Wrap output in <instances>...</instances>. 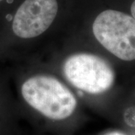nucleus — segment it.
I'll return each instance as SVG.
<instances>
[{"mask_svg":"<svg viewBox=\"0 0 135 135\" xmlns=\"http://www.w3.org/2000/svg\"><path fill=\"white\" fill-rule=\"evenodd\" d=\"M21 92L30 106L53 120L71 116L77 107L72 92L54 77L44 75L31 77L23 84Z\"/></svg>","mask_w":135,"mask_h":135,"instance_id":"nucleus-1","label":"nucleus"},{"mask_svg":"<svg viewBox=\"0 0 135 135\" xmlns=\"http://www.w3.org/2000/svg\"><path fill=\"white\" fill-rule=\"evenodd\" d=\"M95 37L101 45L124 61L135 60V19L114 10L98 15L92 25Z\"/></svg>","mask_w":135,"mask_h":135,"instance_id":"nucleus-2","label":"nucleus"},{"mask_svg":"<svg viewBox=\"0 0 135 135\" xmlns=\"http://www.w3.org/2000/svg\"><path fill=\"white\" fill-rule=\"evenodd\" d=\"M63 72L74 86L89 94H101L113 86L115 74L110 64L90 53L74 54L65 60Z\"/></svg>","mask_w":135,"mask_h":135,"instance_id":"nucleus-3","label":"nucleus"},{"mask_svg":"<svg viewBox=\"0 0 135 135\" xmlns=\"http://www.w3.org/2000/svg\"><path fill=\"white\" fill-rule=\"evenodd\" d=\"M58 11L56 0H26L15 14L12 29L22 38H32L45 32Z\"/></svg>","mask_w":135,"mask_h":135,"instance_id":"nucleus-4","label":"nucleus"},{"mask_svg":"<svg viewBox=\"0 0 135 135\" xmlns=\"http://www.w3.org/2000/svg\"><path fill=\"white\" fill-rule=\"evenodd\" d=\"M126 120L128 125L132 126H135V108H131L126 111Z\"/></svg>","mask_w":135,"mask_h":135,"instance_id":"nucleus-5","label":"nucleus"},{"mask_svg":"<svg viewBox=\"0 0 135 135\" xmlns=\"http://www.w3.org/2000/svg\"><path fill=\"white\" fill-rule=\"evenodd\" d=\"M131 14H132V17L135 19V0L134 1V2L132 3V5H131Z\"/></svg>","mask_w":135,"mask_h":135,"instance_id":"nucleus-6","label":"nucleus"},{"mask_svg":"<svg viewBox=\"0 0 135 135\" xmlns=\"http://www.w3.org/2000/svg\"><path fill=\"white\" fill-rule=\"evenodd\" d=\"M104 135H125L122 133H119V132H117V131H113V132H110V133H108V134H106Z\"/></svg>","mask_w":135,"mask_h":135,"instance_id":"nucleus-7","label":"nucleus"},{"mask_svg":"<svg viewBox=\"0 0 135 135\" xmlns=\"http://www.w3.org/2000/svg\"><path fill=\"white\" fill-rule=\"evenodd\" d=\"M1 1H2V0H0V2H1Z\"/></svg>","mask_w":135,"mask_h":135,"instance_id":"nucleus-8","label":"nucleus"}]
</instances>
